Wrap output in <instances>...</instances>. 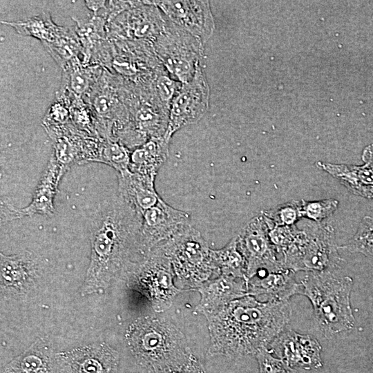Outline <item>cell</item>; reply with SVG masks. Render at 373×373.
Listing matches in <instances>:
<instances>
[{
    "label": "cell",
    "instance_id": "11",
    "mask_svg": "<svg viewBox=\"0 0 373 373\" xmlns=\"http://www.w3.org/2000/svg\"><path fill=\"white\" fill-rule=\"evenodd\" d=\"M190 215L162 198L142 214L138 251L142 257L191 226Z\"/></svg>",
    "mask_w": 373,
    "mask_h": 373
},
{
    "label": "cell",
    "instance_id": "24",
    "mask_svg": "<svg viewBox=\"0 0 373 373\" xmlns=\"http://www.w3.org/2000/svg\"><path fill=\"white\" fill-rule=\"evenodd\" d=\"M1 22L12 27L20 35L37 38L42 44L53 43L68 31V29L55 24L47 12L21 21L1 20Z\"/></svg>",
    "mask_w": 373,
    "mask_h": 373
},
{
    "label": "cell",
    "instance_id": "37",
    "mask_svg": "<svg viewBox=\"0 0 373 373\" xmlns=\"http://www.w3.org/2000/svg\"><path fill=\"white\" fill-rule=\"evenodd\" d=\"M362 159L364 163L373 166V144L368 146L364 149Z\"/></svg>",
    "mask_w": 373,
    "mask_h": 373
},
{
    "label": "cell",
    "instance_id": "15",
    "mask_svg": "<svg viewBox=\"0 0 373 373\" xmlns=\"http://www.w3.org/2000/svg\"><path fill=\"white\" fill-rule=\"evenodd\" d=\"M68 170L52 155L35 188L30 202L20 209L3 202L4 209H7L13 218L35 215L52 216L55 213L54 200L58 186Z\"/></svg>",
    "mask_w": 373,
    "mask_h": 373
},
{
    "label": "cell",
    "instance_id": "28",
    "mask_svg": "<svg viewBox=\"0 0 373 373\" xmlns=\"http://www.w3.org/2000/svg\"><path fill=\"white\" fill-rule=\"evenodd\" d=\"M131 150L115 140H104L99 162L109 165L117 173L129 169Z\"/></svg>",
    "mask_w": 373,
    "mask_h": 373
},
{
    "label": "cell",
    "instance_id": "23",
    "mask_svg": "<svg viewBox=\"0 0 373 373\" xmlns=\"http://www.w3.org/2000/svg\"><path fill=\"white\" fill-rule=\"evenodd\" d=\"M169 142L164 137H152L131 150L129 170L156 177L167 160Z\"/></svg>",
    "mask_w": 373,
    "mask_h": 373
},
{
    "label": "cell",
    "instance_id": "36",
    "mask_svg": "<svg viewBox=\"0 0 373 373\" xmlns=\"http://www.w3.org/2000/svg\"><path fill=\"white\" fill-rule=\"evenodd\" d=\"M106 1H86V6L94 12V15H97V12L100 9L105 8Z\"/></svg>",
    "mask_w": 373,
    "mask_h": 373
},
{
    "label": "cell",
    "instance_id": "34",
    "mask_svg": "<svg viewBox=\"0 0 373 373\" xmlns=\"http://www.w3.org/2000/svg\"><path fill=\"white\" fill-rule=\"evenodd\" d=\"M70 112L60 102H55L43 119L44 128L65 126L68 122Z\"/></svg>",
    "mask_w": 373,
    "mask_h": 373
},
{
    "label": "cell",
    "instance_id": "17",
    "mask_svg": "<svg viewBox=\"0 0 373 373\" xmlns=\"http://www.w3.org/2000/svg\"><path fill=\"white\" fill-rule=\"evenodd\" d=\"M247 296L267 300H289L300 294L302 286L296 281L295 272L283 268L274 271H260L247 280Z\"/></svg>",
    "mask_w": 373,
    "mask_h": 373
},
{
    "label": "cell",
    "instance_id": "3",
    "mask_svg": "<svg viewBox=\"0 0 373 373\" xmlns=\"http://www.w3.org/2000/svg\"><path fill=\"white\" fill-rule=\"evenodd\" d=\"M126 338L135 361L148 373H164L182 365L193 354L183 333L163 317L136 319Z\"/></svg>",
    "mask_w": 373,
    "mask_h": 373
},
{
    "label": "cell",
    "instance_id": "16",
    "mask_svg": "<svg viewBox=\"0 0 373 373\" xmlns=\"http://www.w3.org/2000/svg\"><path fill=\"white\" fill-rule=\"evenodd\" d=\"M198 291L200 294L195 312L207 316L214 314L236 299L247 296V281L224 275L210 279Z\"/></svg>",
    "mask_w": 373,
    "mask_h": 373
},
{
    "label": "cell",
    "instance_id": "26",
    "mask_svg": "<svg viewBox=\"0 0 373 373\" xmlns=\"http://www.w3.org/2000/svg\"><path fill=\"white\" fill-rule=\"evenodd\" d=\"M301 205L302 200H291L263 210L260 214L269 226H293L303 218Z\"/></svg>",
    "mask_w": 373,
    "mask_h": 373
},
{
    "label": "cell",
    "instance_id": "12",
    "mask_svg": "<svg viewBox=\"0 0 373 373\" xmlns=\"http://www.w3.org/2000/svg\"><path fill=\"white\" fill-rule=\"evenodd\" d=\"M268 350L293 369L316 370L323 366L321 346L311 335L285 329L269 345Z\"/></svg>",
    "mask_w": 373,
    "mask_h": 373
},
{
    "label": "cell",
    "instance_id": "5",
    "mask_svg": "<svg viewBox=\"0 0 373 373\" xmlns=\"http://www.w3.org/2000/svg\"><path fill=\"white\" fill-rule=\"evenodd\" d=\"M159 246L169 258L181 289L196 291L212 277L220 275L212 259L211 249L192 225Z\"/></svg>",
    "mask_w": 373,
    "mask_h": 373
},
{
    "label": "cell",
    "instance_id": "25",
    "mask_svg": "<svg viewBox=\"0 0 373 373\" xmlns=\"http://www.w3.org/2000/svg\"><path fill=\"white\" fill-rule=\"evenodd\" d=\"M211 254L220 275L247 280L246 262L238 249L236 235L222 248L211 249Z\"/></svg>",
    "mask_w": 373,
    "mask_h": 373
},
{
    "label": "cell",
    "instance_id": "6",
    "mask_svg": "<svg viewBox=\"0 0 373 373\" xmlns=\"http://www.w3.org/2000/svg\"><path fill=\"white\" fill-rule=\"evenodd\" d=\"M334 227L311 222L299 229L291 245L281 255L285 268L294 272L332 271L342 262Z\"/></svg>",
    "mask_w": 373,
    "mask_h": 373
},
{
    "label": "cell",
    "instance_id": "14",
    "mask_svg": "<svg viewBox=\"0 0 373 373\" xmlns=\"http://www.w3.org/2000/svg\"><path fill=\"white\" fill-rule=\"evenodd\" d=\"M59 373H117L118 353L105 344L57 354Z\"/></svg>",
    "mask_w": 373,
    "mask_h": 373
},
{
    "label": "cell",
    "instance_id": "32",
    "mask_svg": "<svg viewBox=\"0 0 373 373\" xmlns=\"http://www.w3.org/2000/svg\"><path fill=\"white\" fill-rule=\"evenodd\" d=\"M267 227L269 240L281 260V255L291 245L299 228L296 224L293 226L267 225Z\"/></svg>",
    "mask_w": 373,
    "mask_h": 373
},
{
    "label": "cell",
    "instance_id": "20",
    "mask_svg": "<svg viewBox=\"0 0 373 373\" xmlns=\"http://www.w3.org/2000/svg\"><path fill=\"white\" fill-rule=\"evenodd\" d=\"M117 193L142 215L162 198L155 188V176L128 169L117 173Z\"/></svg>",
    "mask_w": 373,
    "mask_h": 373
},
{
    "label": "cell",
    "instance_id": "4",
    "mask_svg": "<svg viewBox=\"0 0 373 373\" xmlns=\"http://www.w3.org/2000/svg\"><path fill=\"white\" fill-rule=\"evenodd\" d=\"M300 294L310 300L321 332L328 338L351 331L355 318L350 303L353 280L332 271L307 272L300 282Z\"/></svg>",
    "mask_w": 373,
    "mask_h": 373
},
{
    "label": "cell",
    "instance_id": "10",
    "mask_svg": "<svg viewBox=\"0 0 373 373\" xmlns=\"http://www.w3.org/2000/svg\"><path fill=\"white\" fill-rule=\"evenodd\" d=\"M209 86L199 66L193 78L182 84L171 102L164 138L170 142L173 135L178 130L198 122L209 108Z\"/></svg>",
    "mask_w": 373,
    "mask_h": 373
},
{
    "label": "cell",
    "instance_id": "19",
    "mask_svg": "<svg viewBox=\"0 0 373 373\" xmlns=\"http://www.w3.org/2000/svg\"><path fill=\"white\" fill-rule=\"evenodd\" d=\"M1 288L12 294L24 293L32 285L37 275L35 258L28 251L5 255L0 254Z\"/></svg>",
    "mask_w": 373,
    "mask_h": 373
},
{
    "label": "cell",
    "instance_id": "1",
    "mask_svg": "<svg viewBox=\"0 0 373 373\" xmlns=\"http://www.w3.org/2000/svg\"><path fill=\"white\" fill-rule=\"evenodd\" d=\"M142 215L117 193L100 202L89 222L90 258L82 295L103 291L113 278L140 258Z\"/></svg>",
    "mask_w": 373,
    "mask_h": 373
},
{
    "label": "cell",
    "instance_id": "2",
    "mask_svg": "<svg viewBox=\"0 0 373 373\" xmlns=\"http://www.w3.org/2000/svg\"><path fill=\"white\" fill-rule=\"evenodd\" d=\"M289 300L261 301L245 296L205 318L210 343L209 355L238 358L256 355L271 342L290 321Z\"/></svg>",
    "mask_w": 373,
    "mask_h": 373
},
{
    "label": "cell",
    "instance_id": "18",
    "mask_svg": "<svg viewBox=\"0 0 373 373\" xmlns=\"http://www.w3.org/2000/svg\"><path fill=\"white\" fill-rule=\"evenodd\" d=\"M166 19L153 1H134L125 16L124 29L134 41L153 44L163 30Z\"/></svg>",
    "mask_w": 373,
    "mask_h": 373
},
{
    "label": "cell",
    "instance_id": "22",
    "mask_svg": "<svg viewBox=\"0 0 373 373\" xmlns=\"http://www.w3.org/2000/svg\"><path fill=\"white\" fill-rule=\"evenodd\" d=\"M316 166L336 178L350 191L373 201V166L318 162Z\"/></svg>",
    "mask_w": 373,
    "mask_h": 373
},
{
    "label": "cell",
    "instance_id": "30",
    "mask_svg": "<svg viewBox=\"0 0 373 373\" xmlns=\"http://www.w3.org/2000/svg\"><path fill=\"white\" fill-rule=\"evenodd\" d=\"M181 86L182 83L172 77L162 66L157 73L151 88L160 102L169 109L171 102Z\"/></svg>",
    "mask_w": 373,
    "mask_h": 373
},
{
    "label": "cell",
    "instance_id": "8",
    "mask_svg": "<svg viewBox=\"0 0 373 373\" xmlns=\"http://www.w3.org/2000/svg\"><path fill=\"white\" fill-rule=\"evenodd\" d=\"M153 46L160 62L172 77L182 84L193 78L203 52L200 39L166 19Z\"/></svg>",
    "mask_w": 373,
    "mask_h": 373
},
{
    "label": "cell",
    "instance_id": "33",
    "mask_svg": "<svg viewBox=\"0 0 373 373\" xmlns=\"http://www.w3.org/2000/svg\"><path fill=\"white\" fill-rule=\"evenodd\" d=\"M259 373H297L282 360L276 357L267 347L260 350L255 355Z\"/></svg>",
    "mask_w": 373,
    "mask_h": 373
},
{
    "label": "cell",
    "instance_id": "27",
    "mask_svg": "<svg viewBox=\"0 0 373 373\" xmlns=\"http://www.w3.org/2000/svg\"><path fill=\"white\" fill-rule=\"evenodd\" d=\"M339 249L373 256V216H364L354 235Z\"/></svg>",
    "mask_w": 373,
    "mask_h": 373
},
{
    "label": "cell",
    "instance_id": "9",
    "mask_svg": "<svg viewBox=\"0 0 373 373\" xmlns=\"http://www.w3.org/2000/svg\"><path fill=\"white\" fill-rule=\"evenodd\" d=\"M236 236L238 249L246 262L247 280L260 271L285 268L269 240L268 227L261 214L249 220Z\"/></svg>",
    "mask_w": 373,
    "mask_h": 373
},
{
    "label": "cell",
    "instance_id": "35",
    "mask_svg": "<svg viewBox=\"0 0 373 373\" xmlns=\"http://www.w3.org/2000/svg\"><path fill=\"white\" fill-rule=\"evenodd\" d=\"M164 373H205V372L201 362L192 354L184 363Z\"/></svg>",
    "mask_w": 373,
    "mask_h": 373
},
{
    "label": "cell",
    "instance_id": "31",
    "mask_svg": "<svg viewBox=\"0 0 373 373\" xmlns=\"http://www.w3.org/2000/svg\"><path fill=\"white\" fill-rule=\"evenodd\" d=\"M339 202L334 198L315 201L302 200L301 215L315 222H323L332 216L338 209Z\"/></svg>",
    "mask_w": 373,
    "mask_h": 373
},
{
    "label": "cell",
    "instance_id": "29",
    "mask_svg": "<svg viewBox=\"0 0 373 373\" xmlns=\"http://www.w3.org/2000/svg\"><path fill=\"white\" fill-rule=\"evenodd\" d=\"M63 70L64 86H68L75 97H82L91 84L92 76L90 69L83 68L79 61H75Z\"/></svg>",
    "mask_w": 373,
    "mask_h": 373
},
{
    "label": "cell",
    "instance_id": "7",
    "mask_svg": "<svg viewBox=\"0 0 373 373\" xmlns=\"http://www.w3.org/2000/svg\"><path fill=\"white\" fill-rule=\"evenodd\" d=\"M124 273L130 283L146 295L157 312L169 309L180 293L192 291L175 286L171 261L160 246L130 262Z\"/></svg>",
    "mask_w": 373,
    "mask_h": 373
},
{
    "label": "cell",
    "instance_id": "13",
    "mask_svg": "<svg viewBox=\"0 0 373 373\" xmlns=\"http://www.w3.org/2000/svg\"><path fill=\"white\" fill-rule=\"evenodd\" d=\"M165 17L200 39L208 40L215 28L208 1H153Z\"/></svg>",
    "mask_w": 373,
    "mask_h": 373
},
{
    "label": "cell",
    "instance_id": "21",
    "mask_svg": "<svg viewBox=\"0 0 373 373\" xmlns=\"http://www.w3.org/2000/svg\"><path fill=\"white\" fill-rule=\"evenodd\" d=\"M3 373H59L57 354L46 343L38 340L8 362Z\"/></svg>",
    "mask_w": 373,
    "mask_h": 373
}]
</instances>
